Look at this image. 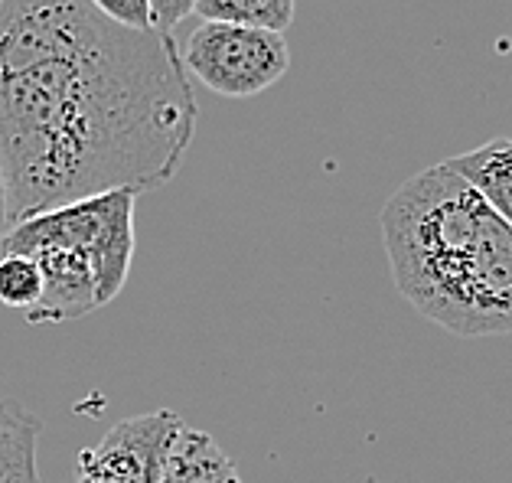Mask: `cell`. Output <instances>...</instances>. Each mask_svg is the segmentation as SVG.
<instances>
[{
  "instance_id": "12",
  "label": "cell",
  "mask_w": 512,
  "mask_h": 483,
  "mask_svg": "<svg viewBox=\"0 0 512 483\" xmlns=\"http://www.w3.org/2000/svg\"><path fill=\"white\" fill-rule=\"evenodd\" d=\"M102 17H108L118 27L128 30H157L154 14H151V0H89Z\"/></svg>"
},
{
  "instance_id": "9",
  "label": "cell",
  "mask_w": 512,
  "mask_h": 483,
  "mask_svg": "<svg viewBox=\"0 0 512 483\" xmlns=\"http://www.w3.org/2000/svg\"><path fill=\"white\" fill-rule=\"evenodd\" d=\"M297 0H196L193 14L203 23H232L268 33H284L294 23Z\"/></svg>"
},
{
  "instance_id": "16",
  "label": "cell",
  "mask_w": 512,
  "mask_h": 483,
  "mask_svg": "<svg viewBox=\"0 0 512 483\" xmlns=\"http://www.w3.org/2000/svg\"><path fill=\"white\" fill-rule=\"evenodd\" d=\"M0 4H4V0H0Z\"/></svg>"
},
{
  "instance_id": "15",
  "label": "cell",
  "mask_w": 512,
  "mask_h": 483,
  "mask_svg": "<svg viewBox=\"0 0 512 483\" xmlns=\"http://www.w3.org/2000/svg\"><path fill=\"white\" fill-rule=\"evenodd\" d=\"M17 415H20V408H17V405L0 402V438H4L7 431H10V425L17 421Z\"/></svg>"
},
{
  "instance_id": "2",
  "label": "cell",
  "mask_w": 512,
  "mask_h": 483,
  "mask_svg": "<svg viewBox=\"0 0 512 483\" xmlns=\"http://www.w3.org/2000/svg\"><path fill=\"white\" fill-rule=\"evenodd\" d=\"M395 288L457 337L512 333V226L447 164L408 177L382 206Z\"/></svg>"
},
{
  "instance_id": "10",
  "label": "cell",
  "mask_w": 512,
  "mask_h": 483,
  "mask_svg": "<svg viewBox=\"0 0 512 483\" xmlns=\"http://www.w3.org/2000/svg\"><path fill=\"white\" fill-rule=\"evenodd\" d=\"M36 444H40V421L20 408L17 421L0 438V483H40Z\"/></svg>"
},
{
  "instance_id": "11",
  "label": "cell",
  "mask_w": 512,
  "mask_h": 483,
  "mask_svg": "<svg viewBox=\"0 0 512 483\" xmlns=\"http://www.w3.org/2000/svg\"><path fill=\"white\" fill-rule=\"evenodd\" d=\"M40 294H43V278L33 258L17 252L0 255V304L30 314L40 304Z\"/></svg>"
},
{
  "instance_id": "6",
  "label": "cell",
  "mask_w": 512,
  "mask_h": 483,
  "mask_svg": "<svg viewBox=\"0 0 512 483\" xmlns=\"http://www.w3.org/2000/svg\"><path fill=\"white\" fill-rule=\"evenodd\" d=\"M4 252L27 255L40 268L43 294L33 307L27 324H62V320H79L98 311V284L92 262L79 249L62 242H20L7 245Z\"/></svg>"
},
{
  "instance_id": "3",
  "label": "cell",
  "mask_w": 512,
  "mask_h": 483,
  "mask_svg": "<svg viewBox=\"0 0 512 483\" xmlns=\"http://www.w3.org/2000/svg\"><path fill=\"white\" fill-rule=\"evenodd\" d=\"M134 206V190H108L89 196V200L46 209V213L14 222L4 239V249L20 242H62L79 249L92 262L98 307H105L128 284L134 258Z\"/></svg>"
},
{
  "instance_id": "14",
  "label": "cell",
  "mask_w": 512,
  "mask_h": 483,
  "mask_svg": "<svg viewBox=\"0 0 512 483\" xmlns=\"http://www.w3.org/2000/svg\"><path fill=\"white\" fill-rule=\"evenodd\" d=\"M10 232V206H7V180H4V164H0V255H4V239Z\"/></svg>"
},
{
  "instance_id": "5",
  "label": "cell",
  "mask_w": 512,
  "mask_h": 483,
  "mask_svg": "<svg viewBox=\"0 0 512 483\" xmlns=\"http://www.w3.org/2000/svg\"><path fill=\"white\" fill-rule=\"evenodd\" d=\"M180 428L183 418L167 408L118 421L95 448L79 451L72 483H160Z\"/></svg>"
},
{
  "instance_id": "8",
  "label": "cell",
  "mask_w": 512,
  "mask_h": 483,
  "mask_svg": "<svg viewBox=\"0 0 512 483\" xmlns=\"http://www.w3.org/2000/svg\"><path fill=\"white\" fill-rule=\"evenodd\" d=\"M160 483H242V477L216 438L183 425L167 454Z\"/></svg>"
},
{
  "instance_id": "13",
  "label": "cell",
  "mask_w": 512,
  "mask_h": 483,
  "mask_svg": "<svg viewBox=\"0 0 512 483\" xmlns=\"http://www.w3.org/2000/svg\"><path fill=\"white\" fill-rule=\"evenodd\" d=\"M196 0H151V14H154V27L160 33H170L177 23H183L193 14Z\"/></svg>"
},
{
  "instance_id": "1",
  "label": "cell",
  "mask_w": 512,
  "mask_h": 483,
  "mask_svg": "<svg viewBox=\"0 0 512 483\" xmlns=\"http://www.w3.org/2000/svg\"><path fill=\"white\" fill-rule=\"evenodd\" d=\"M196 95L170 33L128 30L89 0L0 4V164L10 226L108 190L177 177Z\"/></svg>"
},
{
  "instance_id": "4",
  "label": "cell",
  "mask_w": 512,
  "mask_h": 483,
  "mask_svg": "<svg viewBox=\"0 0 512 483\" xmlns=\"http://www.w3.org/2000/svg\"><path fill=\"white\" fill-rule=\"evenodd\" d=\"M183 69L226 98H252L271 89L291 69V46L284 33L203 23L183 46Z\"/></svg>"
},
{
  "instance_id": "7",
  "label": "cell",
  "mask_w": 512,
  "mask_h": 483,
  "mask_svg": "<svg viewBox=\"0 0 512 483\" xmlns=\"http://www.w3.org/2000/svg\"><path fill=\"white\" fill-rule=\"evenodd\" d=\"M512 226V138H490L467 154L444 160Z\"/></svg>"
}]
</instances>
